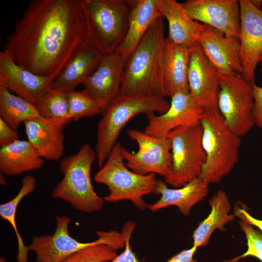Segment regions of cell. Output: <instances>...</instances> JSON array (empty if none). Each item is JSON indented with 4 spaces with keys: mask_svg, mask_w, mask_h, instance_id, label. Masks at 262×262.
<instances>
[{
    "mask_svg": "<svg viewBox=\"0 0 262 262\" xmlns=\"http://www.w3.org/2000/svg\"><path fill=\"white\" fill-rule=\"evenodd\" d=\"M87 33L81 0H33L6 37L3 50L31 72L54 80Z\"/></svg>",
    "mask_w": 262,
    "mask_h": 262,
    "instance_id": "cell-1",
    "label": "cell"
},
{
    "mask_svg": "<svg viewBox=\"0 0 262 262\" xmlns=\"http://www.w3.org/2000/svg\"><path fill=\"white\" fill-rule=\"evenodd\" d=\"M163 17L151 25L126 61L119 94L166 97L163 59L166 37Z\"/></svg>",
    "mask_w": 262,
    "mask_h": 262,
    "instance_id": "cell-2",
    "label": "cell"
},
{
    "mask_svg": "<svg viewBox=\"0 0 262 262\" xmlns=\"http://www.w3.org/2000/svg\"><path fill=\"white\" fill-rule=\"evenodd\" d=\"M170 102L164 97L118 94L107 105L97 127L95 151L100 168L117 143L120 132L134 116L166 112Z\"/></svg>",
    "mask_w": 262,
    "mask_h": 262,
    "instance_id": "cell-3",
    "label": "cell"
},
{
    "mask_svg": "<svg viewBox=\"0 0 262 262\" xmlns=\"http://www.w3.org/2000/svg\"><path fill=\"white\" fill-rule=\"evenodd\" d=\"M200 122L206 160L199 177L209 184L217 183L238 162L241 137L229 129L217 108L205 110Z\"/></svg>",
    "mask_w": 262,
    "mask_h": 262,
    "instance_id": "cell-4",
    "label": "cell"
},
{
    "mask_svg": "<svg viewBox=\"0 0 262 262\" xmlns=\"http://www.w3.org/2000/svg\"><path fill=\"white\" fill-rule=\"evenodd\" d=\"M96 159L95 150L87 143L76 153L62 159L59 169L63 178L53 189L51 197L65 200L83 212L93 213L101 210L105 200L95 191L91 179Z\"/></svg>",
    "mask_w": 262,
    "mask_h": 262,
    "instance_id": "cell-5",
    "label": "cell"
},
{
    "mask_svg": "<svg viewBox=\"0 0 262 262\" xmlns=\"http://www.w3.org/2000/svg\"><path fill=\"white\" fill-rule=\"evenodd\" d=\"M81 0L87 40L103 55L115 52L127 34L132 0Z\"/></svg>",
    "mask_w": 262,
    "mask_h": 262,
    "instance_id": "cell-6",
    "label": "cell"
},
{
    "mask_svg": "<svg viewBox=\"0 0 262 262\" xmlns=\"http://www.w3.org/2000/svg\"><path fill=\"white\" fill-rule=\"evenodd\" d=\"M122 147L120 143H116L105 163L95 175L94 180L107 186L109 193L103 197L105 201L128 200L138 209L145 210L148 205L143 196L153 193L158 181L156 174L140 175L130 170L121 154Z\"/></svg>",
    "mask_w": 262,
    "mask_h": 262,
    "instance_id": "cell-7",
    "label": "cell"
},
{
    "mask_svg": "<svg viewBox=\"0 0 262 262\" xmlns=\"http://www.w3.org/2000/svg\"><path fill=\"white\" fill-rule=\"evenodd\" d=\"M200 121L171 131L167 137L171 145V163L165 183L180 187L199 177L206 160Z\"/></svg>",
    "mask_w": 262,
    "mask_h": 262,
    "instance_id": "cell-8",
    "label": "cell"
},
{
    "mask_svg": "<svg viewBox=\"0 0 262 262\" xmlns=\"http://www.w3.org/2000/svg\"><path fill=\"white\" fill-rule=\"evenodd\" d=\"M56 225L52 234L34 237L28 246L36 256V262H61L72 254L96 245H106L116 251L125 246L123 234L116 230L98 231V239L83 243L73 238L68 226L71 218L66 215L55 217Z\"/></svg>",
    "mask_w": 262,
    "mask_h": 262,
    "instance_id": "cell-9",
    "label": "cell"
},
{
    "mask_svg": "<svg viewBox=\"0 0 262 262\" xmlns=\"http://www.w3.org/2000/svg\"><path fill=\"white\" fill-rule=\"evenodd\" d=\"M252 83L241 74L220 75L219 79L218 110L227 126L240 137L255 125Z\"/></svg>",
    "mask_w": 262,
    "mask_h": 262,
    "instance_id": "cell-10",
    "label": "cell"
},
{
    "mask_svg": "<svg viewBox=\"0 0 262 262\" xmlns=\"http://www.w3.org/2000/svg\"><path fill=\"white\" fill-rule=\"evenodd\" d=\"M128 134L138 147L135 152H131L122 147L121 154L128 168L140 175L154 173L166 176L171 163L169 139L153 136L135 129L129 130Z\"/></svg>",
    "mask_w": 262,
    "mask_h": 262,
    "instance_id": "cell-11",
    "label": "cell"
},
{
    "mask_svg": "<svg viewBox=\"0 0 262 262\" xmlns=\"http://www.w3.org/2000/svg\"><path fill=\"white\" fill-rule=\"evenodd\" d=\"M239 3L242 75L254 82L255 71L262 55V8L255 7L250 0H240Z\"/></svg>",
    "mask_w": 262,
    "mask_h": 262,
    "instance_id": "cell-12",
    "label": "cell"
},
{
    "mask_svg": "<svg viewBox=\"0 0 262 262\" xmlns=\"http://www.w3.org/2000/svg\"><path fill=\"white\" fill-rule=\"evenodd\" d=\"M220 77L199 43L190 48L189 91L194 100L205 110L217 108Z\"/></svg>",
    "mask_w": 262,
    "mask_h": 262,
    "instance_id": "cell-13",
    "label": "cell"
},
{
    "mask_svg": "<svg viewBox=\"0 0 262 262\" xmlns=\"http://www.w3.org/2000/svg\"><path fill=\"white\" fill-rule=\"evenodd\" d=\"M170 106L165 113L147 115L148 122L145 132L157 137H166L178 128L200 121L205 110L193 98L189 92L175 93L171 98Z\"/></svg>",
    "mask_w": 262,
    "mask_h": 262,
    "instance_id": "cell-14",
    "label": "cell"
},
{
    "mask_svg": "<svg viewBox=\"0 0 262 262\" xmlns=\"http://www.w3.org/2000/svg\"><path fill=\"white\" fill-rule=\"evenodd\" d=\"M181 3L194 20L239 38V0H187Z\"/></svg>",
    "mask_w": 262,
    "mask_h": 262,
    "instance_id": "cell-15",
    "label": "cell"
},
{
    "mask_svg": "<svg viewBox=\"0 0 262 262\" xmlns=\"http://www.w3.org/2000/svg\"><path fill=\"white\" fill-rule=\"evenodd\" d=\"M198 43L220 75L242 74L239 38L204 25Z\"/></svg>",
    "mask_w": 262,
    "mask_h": 262,
    "instance_id": "cell-16",
    "label": "cell"
},
{
    "mask_svg": "<svg viewBox=\"0 0 262 262\" xmlns=\"http://www.w3.org/2000/svg\"><path fill=\"white\" fill-rule=\"evenodd\" d=\"M54 81L34 74L17 64L4 50L0 52V86L34 105L44 90Z\"/></svg>",
    "mask_w": 262,
    "mask_h": 262,
    "instance_id": "cell-17",
    "label": "cell"
},
{
    "mask_svg": "<svg viewBox=\"0 0 262 262\" xmlns=\"http://www.w3.org/2000/svg\"><path fill=\"white\" fill-rule=\"evenodd\" d=\"M127 59L120 52L106 54L94 72L83 83L84 89L107 105L119 94Z\"/></svg>",
    "mask_w": 262,
    "mask_h": 262,
    "instance_id": "cell-18",
    "label": "cell"
},
{
    "mask_svg": "<svg viewBox=\"0 0 262 262\" xmlns=\"http://www.w3.org/2000/svg\"><path fill=\"white\" fill-rule=\"evenodd\" d=\"M67 124L40 116L24 123L27 141L43 159L58 161L65 151L64 128Z\"/></svg>",
    "mask_w": 262,
    "mask_h": 262,
    "instance_id": "cell-19",
    "label": "cell"
},
{
    "mask_svg": "<svg viewBox=\"0 0 262 262\" xmlns=\"http://www.w3.org/2000/svg\"><path fill=\"white\" fill-rule=\"evenodd\" d=\"M104 55L86 40L75 51L51 87L66 93L75 90L94 72Z\"/></svg>",
    "mask_w": 262,
    "mask_h": 262,
    "instance_id": "cell-20",
    "label": "cell"
},
{
    "mask_svg": "<svg viewBox=\"0 0 262 262\" xmlns=\"http://www.w3.org/2000/svg\"><path fill=\"white\" fill-rule=\"evenodd\" d=\"M209 184L200 177L176 189L169 188L165 182L158 180L153 193L161 196L156 202L148 205L154 212L170 206H176L184 216L190 214L192 208L208 195Z\"/></svg>",
    "mask_w": 262,
    "mask_h": 262,
    "instance_id": "cell-21",
    "label": "cell"
},
{
    "mask_svg": "<svg viewBox=\"0 0 262 262\" xmlns=\"http://www.w3.org/2000/svg\"><path fill=\"white\" fill-rule=\"evenodd\" d=\"M162 16L168 25L167 38L189 48L198 43L204 25L193 19L181 3L175 0H158Z\"/></svg>",
    "mask_w": 262,
    "mask_h": 262,
    "instance_id": "cell-22",
    "label": "cell"
},
{
    "mask_svg": "<svg viewBox=\"0 0 262 262\" xmlns=\"http://www.w3.org/2000/svg\"><path fill=\"white\" fill-rule=\"evenodd\" d=\"M190 48L166 37L163 59V74L166 97L176 93L189 92L188 69Z\"/></svg>",
    "mask_w": 262,
    "mask_h": 262,
    "instance_id": "cell-23",
    "label": "cell"
},
{
    "mask_svg": "<svg viewBox=\"0 0 262 262\" xmlns=\"http://www.w3.org/2000/svg\"><path fill=\"white\" fill-rule=\"evenodd\" d=\"M163 17L158 0H132L127 34L117 49L127 59L152 23Z\"/></svg>",
    "mask_w": 262,
    "mask_h": 262,
    "instance_id": "cell-24",
    "label": "cell"
},
{
    "mask_svg": "<svg viewBox=\"0 0 262 262\" xmlns=\"http://www.w3.org/2000/svg\"><path fill=\"white\" fill-rule=\"evenodd\" d=\"M44 159L27 140L18 139L0 148V171L5 176L20 175L41 168Z\"/></svg>",
    "mask_w": 262,
    "mask_h": 262,
    "instance_id": "cell-25",
    "label": "cell"
},
{
    "mask_svg": "<svg viewBox=\"0 0 262 262\" xmlns=\"http://www.w3.org/2000/svg\"><path fill=\"white\" fill-rule=\"evenodd\" d=\"M209 204L211 209L210 213L199 223L192 235L193 246L197 248L207 245L215 229L224 230V227L233 221L236 217L234 214L230 213L229 200L222 190L217 191L212 197Z\"/></svg>",
    "mask_w": 262,
    "mask_h": 262,
    "instance_id": "cell-26",
    "label": "cell"
},
{
    "mask_svg": "<svg viewBox=\"0 0 262 262\" xmlns=\"http://www.w3.org/2000/svg\"><path fill=\"white\" fill-rule=\"evenodd\" d=\"M40 115L35 106L0 86V117L14 130L21 123Z\"/></svg>",
    "mask_w": 262,
    "mask_h": 262,
    "instance_id": "cell-27",
    "label": "cell"
},
{
    "mask_svg": "<svg viewBox=\"0 0 262 262\" xmlns=\"http://www.w3.org/2000/svg\"><path fill=\"white\" fill-rule=\"evenodd\" d=\"M36 180L31 174L26 175L21 181V187L16 195L10 201L0 205V215L8 221L15 231L17 242V262H27L28 246H26L20 234L16 222V214L17 207L22 199L32 194L35 190Z\"/></svg>",
    "mask_w": 262,
    "mask_h": 262,
    "instance_id": "cell-28",
    "label": "cell"
},
{
    "mask_svg": "<svg viewBox=\"0 0 262 262\" xmlns=\"http://www.w3.org/2000/svg\"><path fill=\"white\" fill-rule=\"evenodd\" d=\"M34 105L43 117L66 124L71 121L68 116L69 104L66 92L50 86L41 94Z\"/></svg>",
    "mask_w": 262,
    "mask_h": 262,
    "instance_id": "cell-29",
    "label": "cell"
},
{
    "mask_svg": "<svg viewBox=\"0 0 262 262\" xmlns=\"http://www.w3.org/2000/svg\"><path fill=\"white\" fill-rule=\"evenodd\" d=\"M69 104V118L77 121L85 117L103 114L107 104L92 96L84 89L67 93Z\"/></svg>",
    "mask_w": 262,
    "mask_h": 262,
    "instance_id": "cell-30",
    "label": "cell"
},
{
    "mask_svg": "<svg viewBox=\"0 0 262 262\" xmlns=\"http://www.w3.org/2000/svg\"><path fill=\"white\" fill-rule=\"evenodd\" d=\"M117 255L109 246L96 245L80 250L64 259L61 262H105Z\"/></svg>",
    "mask_w": 262,
    "mask_h": 262,
    "instance_id": "cell-31",
    "label": "cell"
},
{
    "mask_svg": "<svg viewBox=\"0 0 262 262\" xmlns=\"http://www.w3.org/2000/svg\"><path fill=\"white\" fill-rule=\"evenodd\" d=\"M239 226L246 236L247 250L242 255L225 262H237L248 256L257 258L262 262V232L243 220L239 222Z\"/></svg>",
    "mask_w": 262,
    "mask_h": 262,
    "instance_id": "cell-32",
    "label": "cell"
},
{
    "mask_svg": "<svg viewBox=\"0 0 262 262\" xmlns=\"http://www.w3.org/2000/svg\"><path fill=\"white\" fill-rule=\"evenodd\" d=\"M136 224L129 221L124 224L121 232L125 239L124 251L111 261L105 262H140L134 253L130 245V240Z\"/></svg>",
    "mask_w": 262,
    "mask_h": 262,
    "instance_id": "cell-33",
    "label": "cell"
},
{
    "mask_svg": "<svg viewBox=\"0 0 262 262\" xmlns=\"http://www.w3.org/2000/svg\"><path fill=\"white\" fill-rule=\"evenodd\" d=\"M254 107L253 117L255 125L262 128V87L257 85L255 82L252 83Z\"/></svg>",
    "mask_w": 262,
    "mask_h": 262,
    "instance_id": "cell-34",
    "label": "cell"
},
{
    "mask_svg": "<svg viewBox=\"0 0 262 262\" xmlns=\"http://www.w3.org/2000/svg\"><path fill=\"white\" fill-rule=\"evenodd\" d=\"M19 139L17 131L10 127L0 117V146L9 145Z\"/></svg>",
    "mask_w": 262,
    "mask_h": 262,
    "instance_id": "cell-35",
    "label": "cell"
},
{
    "mask_svg": "<svg viewBox=\"0 0 262 262\" xmlns=\"http://www.w3.org/2000/svg\"><path fill=\"white\" fill-rule=\"evenodd\" d=\"M234 215L247 223L257 227L262 232V220L258 219L252 216L244 205H236L234 208Z\"/></svg>",
    "mask_w": 262,
    "mask_h": 262,
    "instance_id": "cell-36",
    "label": "cell"
},
{
    "mask_svg": "<svg viewBox=\"0 0 262 262\" xmlns=\"http://www.w3.org/2000/svg\"><path fill=\"white\" fill-rule=\"evenodd\" d=\"M197 248L192 246L191 248L183 250L173 256L166 262H197L194 255Z\"/></svg>",
    "mask_w": 262,
    "mask_h": 262,
    "instance_id": "cell-37",
    "label": "cell"
},
{
    "mask_svg": "<svg viewBox=\"0 0 262 262\" xmlns=\"http://www.w3.org/2000/svg\"><path fill=\"white\" fill-rule=\"evenodd\" d=\"M252 4L255 7L262 8V0H250Z\"/></svg>",
    "mask_w": 262,
    "mask_h": 262,
    "instance_id": "cell-38",
    "label": "cell"
},
{
    "mask_svg": "<svg viewBox=\"0 0 262 262\" xmlns=\"http://www.w3.org/2000/svg\"><path fill=\"white\" fill-rule=\"evenodd\" d=\"M0 262H7L6 259L4 257H0Z\"/></svg>",
    "mask_w": 262,
    "mask_h": 262,
    "instance_id": "cell-39",
    "label": "cell"
},
{
    "mask_svg": "<svg viewBox=\"0 0 262 262\" xmlns=\"http://www.w3.org/2000/svg\"><path fill=\"white\" fill-rule=\"evenodd\" d=\"M261 62H262V55L260 59V63H261Z\"/></svg>",
    "mask_w": 262,
    "mask_h": 262,
    "instance_id": "cell-40",
    "label": "cell"
},
{
    "mask_svg": "<svg viewBox=\"0 0 262 262\" xmlns=\"http://www.w3.org/2000/svg\"><path fill=\"white\" fill-rule=\"evenodd\" d=\"M261 67H262V62L261 63Z\"/></svg>",
    "mask_w": 262,
    "mask_h": 262,
    "instance_id": "cell-41",
    "label": "cell"
}]
</instances>
